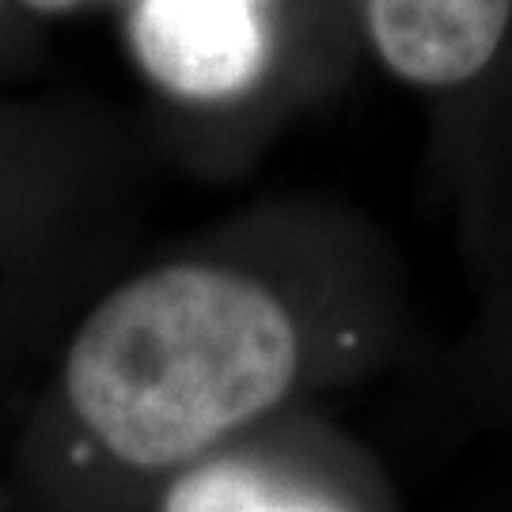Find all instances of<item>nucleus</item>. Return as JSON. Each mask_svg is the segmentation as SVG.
<instances>
[{"mask_svg":"<svg viewBox=\"0 0 512 512\" xmlns=\"http://www.w3.org/2000/svg\"><path fill=\"white\" fill-rule=\"evenodd\" d=\"M137 512H399L384 467L319 406L171 475Z\"/></svg>","mask_w":512,"mask_h":512,"instance_id":"f03ea898","label":"nucleus"},{"mask_svg":"<svg viewBox=\"0 0 512 512\" xmlns=\"http://www.w3.org/2000/svg\"><path fill=\"white\" fill-rule=\"evenodd\" d=\"M380 353L243 258L186 255L110 285L0 429V505L137 512L171 475L349 387Z\"/></svg>","mask_w":512,"mask_h":512,"instance_id":"f257e3e1","label":"nucleus"},{"mask_svg":"<svg viewBox=\"0 0 512 512\" xmlns=\"http://www.w3.org/2000/svg\"><path fill=\"white\" fill-rule=\"evenodd\" d=\"M365 23L395 80L421 92H459L501 57L512 0H365Z\"/></svg>","mask_w":512,"mask_h":512,"instance_id":"20e7f679","label":"nucleus"},{"mask_svg":"<svg viewBox=\"0 0 512 512\" xmlns=\"http://www.w3.org/2000/svg\"><path fill=\"white\" fill-rule=\"evenodd\" d=\"M0 512H12V509H4V505H0Z\"/></svg>","mask_w":512,"mask_h":512,"instance_id":"0eeeda50","label":"nucleus"},{"mask_svg":"<svg viewBox=\"0 0 512 512\" xmlns=\"http://www.w3.org/2000/svg\"><path fill=\"white\" fill-rule=\"evenodd\" d=\"M23 4H31L38 12H69V8L84 4V0H23Z\"/></svg>","mask_w":512,"mask_h":512,"instance_id":"39448f33","label":"nucleus"},{"mask_svg":"<svg viewBox=\"0 0 512 512\" xmlns=\"http://www.w3.org/2000/svg\"><path fill=\"white\" fill-rule=\"evenodd\" d=\"M497 395H501V403L509 406V414H505V418H512V361H509V368H505V376L497 380Z\"/></svg>","mask_w":512,"mask_h":512,"instance_id":"423d86ee","label":"nucleus"},{"mask_svg":"<svg viewBox=\"0 0 512 512\" xmlns=\"http://www.w3.org/2000/svg\"><path fill=\"white\" fill-rule=\"evenodd\" d=\"M133 50L167 92L220 99L255 80L266 38L255 0H141Z\"/></svg>","mask_w":512,"mask_h":512,"instance_id":"7ed1b4c3","label":"nucleus"}]
</instances>
